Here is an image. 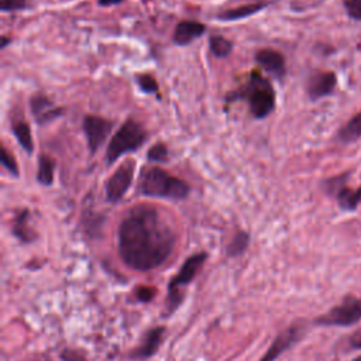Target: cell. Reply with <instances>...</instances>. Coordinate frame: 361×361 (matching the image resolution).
<instances>
[{
    "label": "cell",
    "instance_id": "6da1fadb",
    "mask_svg": "<svg viewBox=\"0 0 361 361\" xmlns=\"http://www.w3.org/2000/svg\"><path fill=\"white\" fill-rule=\"evenodd\" d=\"M117 243L121 261L128 268L144 272L168 259L176 244V233L154 206L138 204L120 221Z\"/></svg>",
    "mask_w": 361,
    "mask_h": 361
},
{
    "label": "cell",
    "instance_id": "7a4b0ae2",
    "mask_svg": "<svg viewBox=\"0 0 361 361\" xmlns=\"http://www.w3.org/2000/svg\"><path fill=\"white\" fill-rule=\"evenodd\" d=\"M227 102L247 100L250 111L257 118L267 117L275 107V90L261 73L252 72L247 83L235 92L227 94Z\"/></svg>",
    "mask_w": 361,
    "mask_h": 361
},
{
    "label": "cell",
    "instance_id": "3957f363",
    "mask_svg": "<svg viewBox=\"0 0 361 361\" xmlns=\"http://www.w3.org/2000/svg\"><path fill=\"white\" fill-rule=\"evenodd\" d=\"M138 189L145 196L175 200L185 199L190 192V188L185 180L168 173L159 166H151L141 173Z\"/></svg>",
    "mask_w": 361,
    "mask_h": 361
},
{
    "label": "cell",
    "instance_id": "277c9868",
    "mask_svg": "<svg viewBox=\"0 0 361 361\" xmlns=\"http://www.w3.org/2000/svg\"><path fill=\"white\" fill-rule=\"evenodd\" d=\"M145 130L134 120H127L113 135L106 149V162L110 165L123 154L138 149L145 141Z\"/></svg>",
    "mask_w": 361,
    "mask_h": 361
},
{
    "label": "cell",
    "instance_id": "5b68a950",
    "mask_svg": "<svg viewBox=\"0 0 361 361\" xmlns=\"http://www.w3.org/2000/svg\"><path fill=\"white\" fill-rule=\"evenodd\" d=\"M206 252H197L190 255L180 267L179 272L171 279L169 286H168V307L169 312L175 310L178 307V305L180 303V290L179 288L189 283L199 272V269L202 268V265L206 261Z\"/></svg>",
    "mask_w": 361,
    "mask_h": 361
},
{
    "label": "cell",
    "instance_id": "8992f818",
    "mask_svg": "<svg viewBox=\"0 0 361 361\" xmlns=\"http://www.w3.org/2000/svg\"><path fill=\"white\" fill-rule=\"evenodd\" d=\"M361 319V299L345 296L337 306L322 314L316 323L322 326H351Z\"/></svg>",
    "mask_w": 361,
    "mask_h": 361
},
{
    "label": "cell",
    "instance_id": "52a82bcc",
    "mask_svg": "<svg viewBox=\"0 0 361 361\" xmlns=\"http://www.w3.org/2000/svg\"><path fill=\"white\" fill-rule=\"evenodd\" d=\"M134 168H135L134 161L127 159L107 179V182H106V197H107L109 202L117 203L118 200H121V197L126 195V192L128 190V188L133 182Z\"/></svg>",
    "mask_w": 361,
    "mask_h": 361
},
{
    "label": "cell",
    "instance_id": "ba28073f",
    "mask_svg": "<svg viewBox=\"0 0 361 361\" xmlns=\"http://www.w3.org/2000/svg\"><path fill=\"white\" fill-rule=\"evenodd\" d=\"M113 128V121L99 117V116H86L83 118V131L87 138L89 149L94 154L100 145L106 141L107 135Z\"/></svg>",
    "mask_w": 361,
    "mask_h": 361
},
{
    "label": "cell",
    "instance_id": "9c48e42d",
    "mask_svg": "<svg viewBox=\"0 0 361 361\" xmlns=\"http://www.w3.org/2000/svg\"><path fill=\"white\" fill-rule=\"evenodd\" d=\"M31 111L38 124H48L62 116L65 113V109L61 106H56L51 99H48L44 94H35L30 100Z\"/></svg>",
    "mask_w": 361,
    "mask_h": 361
},
{
    "label": "cell",
    "instance_id": "30bf717a",
    "mask_svg": "<svg viewBox=\"0 0 361 361\" xmlns=\"http://www.w3.org/2000/svg\"><path fill=\"white\" fill-rule=\"evenodd\" d=\"M336 83L337 76L334 72H317L307 82V94L312 100L322 99L334 90Z\"/></svg>",
    "mask_w": 361,
    "mask_h": 361
},
{
    "label": "cell",
    "instance_id": "8fae6325",
    "mask_svg": "<svg viewBox=\"0 0 361 361\" xmlns=\"http://www.w3.org/2000/svg\"><path fill=\"white\" fill-rule=\"evenodd\" d=\"M302 333V327L298 324H293L290 327H288L286 330H283L271 344V347L268 348V351L262 355V358L259 361H274L276 357H279L286 348H289L299 337Z\"/></svg>",
    "mask_w": 361,
    "mask_h": 361
},
{
    "label": "cell",
    "instance_id": "7c38bea8",
    "mask_svg": "<svg viewBox=\"0 0 361 361\" xmlns=\"http://www.w3.org/2000/svg\"><path fill=\"white\" fill-rule=\"evenodd\" d=\"M255 61L261 65L267 72H269L276 79H282L285 76V58L281 52L269 48L259 49L255 54Z\"/></svg>",
    "mask_w": 361,
    "mask_h": 361
},
{
    "label": "cell",
    "instance_id": "4fadbf2b",
    "mask_svg": "<svg viewBox=\"0 0 361 361\" xmlns=\"http://www.w3.org/2000/svg\"><path fill=\"white\" fill-rule=\"evenodd\" d=\"M164 334H165L164 327H155V329L149 330L147 333L145 338L142 340V343L133 351V357L135 360H145V358H149L151 355H154L162 343Z\"/></svg>",
    "mask_w": 361,
    "mask_h": 361
},
{
    "label": "cell",
    "instance_id": "5bb4252c",
    "mask_svg": "<svg viewBox=\"0 0 361 361\" xmlns=\"http://www.w3.org/2000/svg\"><path fill=\"white\" fill-rule=\"evenodd\" d=\"M206 31V25L199 21H180L173 31L176 45H188Z\"/></svg>",
    "mask_w": 361,
    "mask_h": 361
},
{
    "label": "cell",
    "instance_id": "9a60e30c",
    "mask_svg": "<svg viewBox=\"0 0 361 361\" xmlns=\"http://www.w3.org/2000/svg\"><path fill=\"white\" fill-rule=\"evenodd\" d=\"M28 210L23 209L20 210L14 220H13V227H11V233L23 243H31L35 238V234L32 231V228L28 226Z\"/></svg>",
    "mask_w": 361,
    "mask_h": 361
},
{
    "label": "cell",
    "instance_id": "2e32d148",
    "mask_svg": "<svg viewBox=\"0 0 361 361\" xmlns=\"http://www.w3.org/2000/svg\"><path fill=\"white\" fill-rule=\"evenodd\" d=\"M267 4L265 3H251V4H244L240 7H234L230 10H224L221 13H219L216 17L221 21H234V20H241L245 17H250L255 13H258L259 10H262Z\"/></svg>",
    "mask_w": 361,
    "mask_h": 361
},
{
    "label": "cell",
    "instance_id": "e0dca14e",
    "mask_svg": "<svg viewBox=\"0 0 361 361\" xmlns=\"http://www.w3.org/2000/svg\"><path fill=\"white\" fill-rule=\"evenodd\" d=\"M336 193L337 202L343 210H355L361 202V186L357 189H351L344 183L336 190Z\"/></svg>",
    "mask_w": 361,
    "mask_h": 361
},
{
    "label": "cell",
    "instance_id": "ac0fdd59",
    "mask_svg": "<svg viewBox=\"0 0 361 361\" xmlns=\"http://www.w3.org/2000/svg\"><path fill=\"white\" fill-rule=\"evenodd\" d=\"M341 142H354L361 138V111L353 116L340 130L337 134Z\"/></svg>",
    "mask_w": 361,
    "mask_h": 361
},
{
    "label": "cell",
    "instance_id": "d6986e66",
    "mask_svg": "<svg viewBox=\"0 0 361 361\" xmlns=\"http://www.w3.org/2000/svg\"><path fill=\"white\" fill-rule=\"evenodd\" d=\"M11 130H13V134L17 138L18 144L21 145V148L25 149L27 154H31L32 149H34V145H32V137H31L30 126L24 120L13 121Z\"/></svg>",
    "mask_w": 361,
    "mask_h": 361
},
{
    "label": "cell",
    "instance_id": "ffe728a7",
    "mask_svg": "<svg viewBox=\"0 0 361 361\" xmlns=\"http://www.w3.org/2000/svg\"><path fill=\"white\" fill-rule=\"evenodd\" d=\"M54 169H55V161L49 157L42 154L38 158V172H37V180L41 185L49 186L54 182Z\"/></svg>",
    "mask_w": 361,
    "mask_h": 361
},
{
    "label": "cell",
    "instance_id": "44dd1931",
    "mask_svg": "<svg viewBox=\"0 0 361 361\" xmlns=\"http://www.w3.org/2000/svg\"><path fill=\"white\" fill-rule=\"evenodd\" d=\"M209 48L216 58H226L233 49V42L221 35H212L209 38Z\"/></svg>",
    "mask_w": 361,
    "mask_h": 361
},
{
    "label": "cell",
    "instance_id": "7402d4cb",
    "mask_svg": "<svg viewBox=\"0 0 361 361\" xmlns=\"http://www.w3.org/2000/svg\"><path fill=\"white\" fill-rule=\"evenodd\" d=\"M248 241H250V235L245 233V231H238L233 240L230 241V244L227 245V254L230 257H235V255H240L241 252L245 251L247 245H248Z\"/></svg>",
    "mask_w": 361,
    "mask_h": 361
},
{
    "label": "cell",
    "instance_id": "603a6c76",
    "mask_svg": "<svg viewBox=\"0 0 361 361\" xmlns=\"http://www.w3.org/2000/svg\"><path fill=\"white\" fill-rule=\"evenodd\" d=\"M135 82H137L138 87L144 93H157L158 92V82L149 73H138V75H135Z\"/></svg>",
    "mask_w": 361,
    "mask_h": 361
},
{
    "label": "cell",
    "instance_id": "cb8c5ba5",
    "mask_svg": "<svg viewBox=\"0 0 361 361\" xmlns=\"http://www.w3.org/2000/svg\"><path fill=\"white\" fill-rule=\"evenodd\" d=\"M147 158H148V161H151V162H164V161H166V158H168V149H166V147H165L164 144L158 142V144L152 145V147L148 149Z\"/></svg>",
    "mask_w": 361,
    "mask_h": 361
},
{
    "label": "cell",
    "instance_id": "d4e9b609",
    "mask_svg": "<svg viewBox=\"0 0 361 361\" xmlns=\"http://www.w3.org/2000/svg\"><path fill=\"white\" fill-rule=\"evenodd\" d=\"M1 164L13 176H18L17 162H16L14 157L7 151V148L4 145H1Z\"/></svg>",
    "mask_w": 361,
    "mask_h": 361
},
{
    "label": "cell",
    "instance_id": "484cf974",
    "mask_svg": "<svg viewBox=\"0 0 361 361\" xmlns=\"http://www.w3.org/2000/svg\"><path fill=\"white\" fill-rule=\"evenodd\" d=\"M343 4L350 18L361 21V0H343Z\"/></svg>",
    "mask_w": 361,
    "mask_h": 361
},
{
    "label": "cell",
    "instance_id": "4316f807",
    "mask_svg": "<svg viewBox=\"0 0 361 361\" xmlns=\"http://www.w3.org/2000/svg\"><path fill=\"white\" fill-rule=\"evenodd\" d=\"M27 7V0H0L1 11H17Z\"/></svg>",
    "mask_w": 361,
    "mask_h": 361
},
{
    "label": "cell",
    "instance_id": "83f0119b",
    "mask_svg": "<svg viewBox=\"0 0 361 361\" xmlns=\"http://www.w3.org/2000/svg\"><path fill=\"white\" fill-rule=\"evenodd\" d=\"M154 295H155V289H152V288H149V286H140V288H137V290H135V296H137L138 300H141V302H148V300H151V299L154 298Z\"/></svg>",
    "mask_w": 361,
    "mask_h": 361
},
{
    "label": "cell",
    "instance_id": "f1b7e54d",
    "mask_svg": "<svg viewBox=\"0 0 361 361\" xmlns=\"http://www.w3.org/2000/svg\"><path fill=\"white\" fill-rule=\"evenodd\" d=\"M61 360L62 361H86V358L82 354L73 350H63L61 354Z\"/></svg>",
    "mask_w": 361,
    "mask_h": 361
},
{
    "label": "cell",
    "instance_id": "f546056e",
    "mask_svg": "<svg viewBox=\"0 0 361 361\" xmlns=\"http://www.w3.org/2000/svg\"><path fill=\"white\" fill-rule=\"evenodd\" d=\"M351 345L355 348H361V330L351 337Z\"/></svg>",
    "mask_w": 361,
    "mask_h": 361
},
{
    "label": "cell",
    "instance_id": "4dcf8cb0",
    "mask_svg": "<svg viewBox=\"0 0 361 361\" xmlns=\"http://www.w3.org/2000/svg\"><path fill=\"white\" fill-rule=\"evenodd\" d=\"M121 1H124V0H97V3L100 4V6H116V4H118V3H121Z\"/></svg>",
    "mask_w": 361,
    "mask_h": 361
},
{
    "label": "cell",
    "instance_id": "1f68e13d",
    "mask_svg": "<svg viewBox=\"0 0 361 361\" xmlns=\"http://www.w3.org/2000/svg\"><path fill=\"white\" fill-rule=\"evenodd\" d=\"M10 42V39L6 37V35H3L1 37V48H6V45Z\"/></svg>",
    "mask_w": 361,
    "mask_h": 361
},
{
    "label": "cell",
    "instance_id": "d6a6232c",
    "mask_svg": "<svg viewBox=\"0 0 361 361\" xmlns=\"http://www.w3.org/2000/svg\"><path fill=\"white\" fill-rule=\"evenodd\" d=\"M354 361H361V357H358V358H355Z\"/></svg>",
    "mask_w": 361,
    "mask_h": 361
}]
</instances>
